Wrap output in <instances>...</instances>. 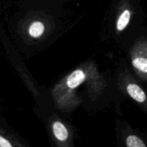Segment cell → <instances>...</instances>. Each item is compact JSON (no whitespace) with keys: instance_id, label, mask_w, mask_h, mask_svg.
<instances>
[{"instance_id":"ba28073f","label":"cell","mask_w":147,"mask_h":147,"mask_svg":"<svg viewBox=\"0 0 147 147\" xmlns=\"http://www.w3.org/2000/svg\"><path fill=\"white\" fill-rule=\"evenodd\" d=\"M0 146L1 147H11L12 146V145L9 143V141H7V139H4L3 136H0Z\"/></svg>"},{"instance_id":"6da1fadb","label":"cell","mask_w":147,"mask_h":147,"mask_svg":"<svg viewBox=\"0 0 147 147\" xmlns=\"http://www.w3.org/2000/svg\"><path fill=\"white\" fill-rule=\"evenodd\" d=\"M86 74L82 70L78 69L68 76L66 81L67 86L70 89H75L82 84L86 80Z\"/></svg>"},{"instance_id":"5b68a950","label":"cell","mask_w":147,"mask_h":147,"mask_svg":"<svg viewBox=\"0 0 147 147\" xmlns=\"http://www.w3.org/2000/svg\"><path fill=\"white\" fill-rule=\"evenodd\" d=\"M131 19V11L129 9H125L118 18L116 23V29L118 31H123L129 24Z\"/></svg>"},{"instance_id":"7a4b0ae2","label":"cell","mask_w":147,"mask_h":147,"mask_svg":"<svg viewBox=\"0 0 147 147\" xmlns=\"http://www.w3.org/2000/svg\"><path fill=\"white\" fill-rule=\"evenodd\" d=\"M128 93L129 96L134 99L136 101L139 103H144L147 99V96L144 90L142 88L137 84L134 83H130L127 86L126 88Z\"/></svg>"},{"instance_id":"52a82bcc","label":"cell","mask_w":147,"mask_h":147,"mask_svg":"<svg viewBox=\"0 0 147 147\" xmlns=\"http://www.w3.org/2000/svg\"><path fill=\"white\" fill-rule=\"evenodd\" d=\"M126 146L128 147H146L143 140L134 135H130L126 139Z\"/></svg>"},{"instance_id":"8992f818","label":"cell","mask_w":147,"mask_h":147,"mask_svg":"<svg viewBox=\"0 0 147 147\" xmlns=\"http://www.w3.org/2000/svg\"><path fill=\"white\" fill-rule=\"evenodd\" d=\"M132 64L139 71L147 75V57L138 56L132 60Z\"/></svg>"},{"instance_id":"277c9868","label":"cell","mask_w":147,"mask_h":147,"mask_svg":"<svg viewBox=\"0 0 147 147\" xmlns=\"http://www.w3.org/2000/svg\"><path fill=\"white\" fill-rule=\"evenodd\" d=\"M45 32V25L42 22H33L28 29V33L32 37L37 38L42 35Z\"/></svg>"},{"instance_id":"3957f363","label":"cell","mask_w":147,"mask_h":147,"mask_svg":"<svg viewBox=\"0 0 147 147\" xmlns=\"http://www.w3.org/2000/svg\"><path fill=\"white\" fill-rule=\"evenodd\" d=\"M54 136L60 142H65L68 138V131L67 128L60 121H56L53 125Z\"/></svg>"}]
</instances>
